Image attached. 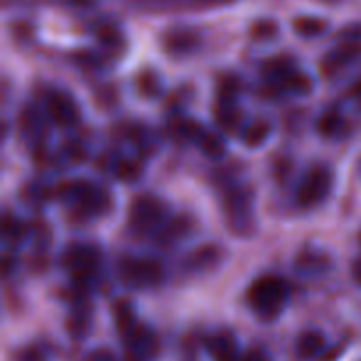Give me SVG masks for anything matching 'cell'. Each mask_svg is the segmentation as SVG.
<instances>
[{
    "label": "cell",
    "instance_id": "19",
    "mask_svg": "<svg viewBox=\"0 0 361 361\" xmlns=\"http://www.w3.org/2000/svg\"><path fill=\"white\" fill-rule=\"evenodd\" d=\"M196 145L200 147V150L210 159L222 157L226 152V147H224V143L221 141V137L215 136V134H212V133H208V130H203V133H201V136L197 137Z\"/></svg>",
    "mask_w": 361,
    "mask_h": 361
},
{
    "label": "cell",
    "instance_id": "1",
    "mask_svg": "<svg viewBox=\"0 0 361 361\" xmlns=\"http://www.w3.org/2000/svg\"><path fill=\"white\" fill-rule=\"evenodd\" d=\"M289 288L284 279L277 275H263L256 279L247 291L250 307L264 319H274L288 300Z\"/></svg>",
    "mask_w": 361,
    "mask_h": 361
},
{
    "label": "cell",
    "instance_id": "28",
    "mask_svg": "<svg viewBox=\"0 0 361 361\" xmlns=\"http://www.w3.org/2000/svg\"><path fill=\"white\" fill-rule=\"evenodd\" d=\"M275 34H277V25L274 21H259L252 28V35L257 41H270Z\"/></svg>",
    "mask_w": 361,
    "mask_h": 361
},
{
    "label": "cell",
    "instance_id": "26",
    "mask_svg": "<svg viewBox=\"0 0 361 361\" xmlns=\"http://www.w3.org/2000/svg\"><path fill=\"white\" fill-rule=\"evenodd\" d=\"M25 118L27 122L23 123V129L28 133V137L30 140H35L37 136H41L42 133V126H41V118L37 116L35 109H25Z\"/></svg>",
    "mask_w": 361,
    "mask_h": 361
},
{
    "label": "cell",
    "instance_id": "4",
    "mask_svg": "<svg viewBox=\"0 0 361 361\" xmlns=\"http://www.w3.org/2000/svg\"><path fill=\"white\" fill-rule=\"evenodd\" d=\"M166 219V207L154 196H140L129 208V226L137 235H148L161 228Z\"/></svg>",
    "mask_w": 361,
    "mask_h": 361
},
{
    "label": "cell",
    "instance_id": "7",
    "mask_svg": "<svg viewBox=\"0 0 361 361\" xmlns=\"http://www.w3.org/2000/svg\"><path fill=\"white\" fill-rule=\"evenodd\" d=\"M224 212L228 222L238 233L245 231L252 222V194L250 190L236 187L228 190L224 197Z\"/></svg>",
    "mask_w": 361,
    "mask_h": 361
},
{
    "label": "cell",
    "instance_id": "16",
    "mask_svg": "<svg viewBox=\"0 0 361 361\" xmlns=\"http://www.w3.org/2000/svg\"><path fill=\"white\" fill-rule=\"evenodd\" d=\"M113 319H115L116 330L120 331V335H126L137 324L133 305L127 300H120L113 305Z\"/></svg>",
    "mask_w": 361,
    "mask_h": 361
},
{
    "label": "cell",
    "instance_id": "32",
    "mask_svg": "<svg viewBox=\"0 0 361 361\" xmlns=\"http://www.w3.org/2000/svg\"><path fill=\"white\" fill-rule=\"evenodd\" d=\"M353 279L356 281V284L361 286V259H356L353 264Z\"/></svg>",
    "mask_w": 361,
    "mask_h": 361
},
{
    "label": "cell",
    "instance_id": "27",
    "mask_svg": "<svg viewBox=\"0 0 361 361\" xmlns=\"http://www.w3.org/2000/svg\"><path fill=\"white\" fill-rule=\"evenodd\" d=\"M21 233H23V229H21L20 222H18L14 217H11V215H6L2 222L4 238L9 240V242H14V240L21 238Z\"/></svg>",
    "mask_w": 361,
    "mask_h": 361
},
{
    "label": "cell",
    "instance_id": "8",
    "mask_svg": "<svg viewBox=\"0 0 361 361\" xmlns=\"http://www.w3.org/2000/svg\"><path fill=\"white\" fill-rule=\"evenodd\" d=\"M126 344L127 356L130 361H148L154 358L159 351L157 335L145 324L137 323L133 330L122 335Z\"/></svg>",
    "mask_w": 361,
    "mask_h": 361
},
{
    "label": "cell",
    "instance_id": "25",
    "mask_svg": "<svg viewBox=\"0 0 361 361\" xmlns=\"http://www.w3.org/2000/svg\"><path fill=\"white\" fill-rule=\"evenodd\" d=\"M116 175L118 178H122L123 182H134V180L140 178L141 168L140 164L133 161H122L118 166H116Z\"/></svg>",
    "mask_w": 361,
    "mask_h": 361
},
{
    "label": "cell",
    "instance_id": "29",
    "mask_svg": "<svg viewBox=\"0 0 361 361\" xmlns=\"http://www.w3.org/2000/svg\"><path fill=\"white\" fill-rule=\"evenodd\" d=\"M83 361H116V356L109 349H94L85 356Z\"/></svg>",
    "mask_w": 361,
    "mask_h": 361
},
{
    "label": "cell",
    "instance_id": "24",
    "mask_svg": "<svg viewBox=\"0 0 361 361\" xmlns=\"http://www.w3.org/2000/svg\"><path fill=\"white\" fill-rule=\"evenodd\" d=\"M88 326H90V316H87L85 312H81L80 316H71L69 324H67L69 334L73 335L74 338L85 337L88 331Z\"/></svg>",
    "mask_w": 361,
    "mask_h": 361
},
{
    "label": "cell",
    "instance_id": "21",
    "mask_svg": "<svg viewBox=\"0 0 361 361\" xmlns=\"http://www.w3.org/2000/svg\"><path fill=\"white\" fill-rule=\"evenodd\" d=\"M295 30L302 37H317L326 30V23L319 18H298L295 21Z\"/></svg>",
    "mask_w": 361,
    "mask_h": 361
},
{
    "label": "cell",
    "instance_id": "2",
    "mask_svg": "<svg viewBox=\"0 0 361 361\" xmlns=\"http://www.w3.org/2000/svg\"><path fill=\"white\" fill-rule=\"evenodd\" d=\"M60 196L76 214L87 219L99 217L109 208L108 192L94 183L83 182V180H76V182L63 185Z\"/></svg>",
    "mask_w": 361,
    "mask_h": 361
},
{
    "label": "cell",
    "instance_id": "5",
    "mask_svg": "<svg viewBox=\"0 0 361 361\" xmlns=\"http://www.w3.org/2000/svg\"><path fill=\"white\" fill-rule=\"evenodd\" d=\"M331 185H334V176L330 169L324 166H316L307 173L305 178L300 183L296 200L305 208L317 207L330 196Z\"/></svg>",
    "mask_w": 361,
    "mask_h": 361
},
{
    "label": "cell",
    "instance_id": "34",
    "mask_svg": "<svg viewBox=\"0 0 361 361\" xmlns=\"http://www.w3.org/2000/svg\"><path fill=\"white\" fill-rule=\"evenodd\" d=\"M207 2H214V4H219V2H229V0H207Z\"/></svg>",
    "mask_w": 361,
    "mask_h": 361
},
{
    "label": "cell",
    "instance_id": "33",
    "mask_svg": "<svg viewBox=\"0 0 361 361\" xmlns=\"http://www.w3.org/2000/svg\"><path fill=\"white\" fill-rule=\"evenodd\" d=\"M351 94L355 95V97H360V99H361V78H360L358 81H356L355 87L351 88Z\"/></svg>",
    "mask_w": 361,
    "mask_h": 361
},
{
    "label": "cell",
    "instance_id": "13",
    "mask_svg": "<svg viewBox=\"0 0 361 361\" xmlns=\"http://www.w3.org/2000/svg\"><path fill=\"white\" fill-rule=\"evenodd\" d=\"M197 35L189 28H176L171 30L164 39V46L169 53L175 55H182V53H189L196 48Z\"/></svg>",
    "mask_w": 361,
    "mask_h": 361
},
{
    "label": "cell",
    "instance_id": "14",
    "mask_svg": "<svg viewBox=\"0 0 361 361\" xmlns=\"http://www.w3.org/2000/svg\"><path fill=\"white\" fill-rule=\"evenodd\" d=\"M324 344L326 342H324V335L321 331L309 330L300 335L298 342H296V351H298L300 358L310 360L316 358V356H319L323 353Z\"/></svg>",
    "mask_w": 361,
    "mask_h": 361
},
{
    "label": "cell",
    "instance_id": "30",
    "mask_svg": "<svg viewBox=\"0 0 361 361\" xmlns=\"http://www.w3.org/2000/svg\"><path fill=\"white\" fill-rule=\"evenodd\" d=\"M20 361H44V360H42V356L39 355L35 349H27V351L20 356Z\"/></svg>",
    "mask_w": 361,
    "mask_h": 361
},
{
    "label": "cell",
    "instance_id": "18",
    "mask_svg": "<svg viewBox=\"0 0 361 361\" xmlns=\"http://www.w3.org/2000/svg\"><path fill=\"white\" fill-rule=\"evenodd\" d=\"M317 129L328 137H341L348 133V123L342 116L335 115V113H328L317 122Z\"/></svg>",
    "mask_w": 361,
    "mask_h": 361
},
{
    "label": "cell",
    "instance_id": "12",
    "mask_svg": "<svg viewBox=\"0 0 361 361\" xmlns=\"http://www.w3.org/2000/svg\"><path fill=\"white\" fill-rule=\"evenodd\" d=\"M360 53H361L360 46L355 44V42H351V41L345 42V44H342V46H337V48L331 49V51L324 56L323 73H326V74L335 73V71H338L341 67L348 66L349 62H353V60H355Z\"/></svg>",
    "mask_w": 361,
    "mask_h": 361
},
{
    "label": "cell",
    "instance_id": "15",
    "mask_svg": "<svg viewBox=\"0 0 361 361\" xmlns=\"http://www.w3.org/2000/svg\"><path fill=\"white\" fill-rule=\"evenodd\" d=\"M215 118L219 126L226 130H235L236 123L240 122V113L236 109L235 99H219L215 106Z\"/></svg>",
    "mask_w": 361,
    "mask_h": 361
},
{
    "label": "cell",
    "instance_id": "10",
    "mask_svg": "<svg viewBox=\"0 0 361 361\" xmlns=\"http://www.w3.org/2000/svg\"><path fill=\"white\" fill-rule=\"evenodd\" d=\"M207 349L215 361H238V344L229 331H219L207 341Z\"/></svg>",
    "mask_w": 361,
    "mask_h": 361
},
{
    "label": "cell",
    "instance_id": "17",
    "mask_svg": "<svg viewBox=\"0 0 361 361\" xmlns=\"http://www.w3.org/2000/svg\"><path fill=\"white\" fill-rule=\"evenodd\" d=\"M270 133H271V126L268 122H264V120L254 122L252 126H249L245 130H243V143L250 148L261 147V145L268 140Z\"/></svg>",
    "mask_w": 361,
    "mask_h": 361
},
{
    "label": "cell",
    "instance_id": "3",
    "mask_svg": "<svg viewBox=\"0 0 361 361\" xmlns=\"http://www.w3.org/2000/svg\"><path fill=\"white\" fill-rule=\"evenodd\" d=\"M118 279L130 289L155 288L164 279L162 267L148 257H126L118 263Z\"/></svg>",
    "mask_w": 361,
    "mask_h": 361
},
{
    "label": "cell",
    "instance_id": "35",
    "mask_svg": "<svg viewBox=\"0 0 361 361\" xmlns=\"http://www.w3.org/2000/svg\"><path fill=\"white\" fill-rule=\"evenodd\" d=\"M360 243H361V235H360Z\"/></svg>",
    "mask_w": 361,
    "mask_h": 361
},
{
    "label": "cell",
    "instance_id": "31",
    "mask_svg": "<svg viewBox=\"0 0 361 361\" xmlns=\"http://www.w3.org/2000/svg\"><path fill=\"white\" fill-rule=\"evenodd\" d=\"M240 361H267V358H264L263 353L249 351V353H245V355L242 356V360H240Z\"/></svg>",
    "mask_w": 361,
    "mask_h": 361
},
{
    "label": "cell",
    "instance_id": "11",
    "mask_svg": "<svg viewBox=\"0 0 361 361\" xmlns=\"http://www.w3.org/2000/svg\"><path fill=\"white\" fill-rule=\"evenodd\" d=\"M296 73H298V71L295 69L291 60L282 59V56H279V59H274V60H268V62L263 66V76L267 78L271 85L281 87L282 90H286V85L289 83V80H291Z\"/></svg>",
    "mask_w": 361,
    "mask_h": 361
},
{
    "label": "cell",
    "instance_id": "9",
    "mask_svg": "<svg viewBox=\"0 0 361 361\" xmlns=\"http://www.w3.org/2000/svg\"><path fill=\"white\" fill-rule=\"evenodd\" d=\"M48 116L60 127H73L80 120V108L71 95L63 92H53L46 102Z\"/></svg>",
    "mask_w": 361,
    "mask_h": 361
},
{
    "label": "cell",
    "instance_id": "6",
    "mask_svg": "<svg viewBox=\"0 0 361 361\" xmlns=\"http://www.w3.org/2000/svg\"><path fill=\"white\" fill-rule=\"evenodd\" d=\"M62 263L76 281H88L97 271L99 250L88 243H74L63 252Z\"/></svg>",
    "mask_w": 361,
    "mask_h": 361
},
{
    "label": "cell",
    "instance_id": "20",
    "mask_svg": "<svg viewBox=\"0 0 361 361\" xmlns=\"http://www.w3.org/2000/svg\"><path fill=\"white\" fill-rule=\"evenodd\" d=\"M203 130V127L194 122V120H178V122L173 123V134H175V137L183 141H194L196 143Z\"/></svg>",
    "mask_w": 361,
    "mask_h": 361
},
{
    "label": "cell",
    "instance_id": "23",
    "mask_svg": "<svg viewBox=\"0 0 361 361\" xmlns=\"http://www.w3.org/2000/svg\"><path fill=\"white\" fill-rule=\"evenodd\" d=\"M214 257H217V250L212 249V247H204V249L194 250L192 256L189 257V268L201 270V268L212 267Z\"/></svg>",
    "mask_w": 361,
    "mask_h": 361
},
{
    "label": "cell",
    "instance_id": "22",
    "mask_svg": "<svg viewBox=\"0 0 361 361\" xmlns=\"http://www.w3.org/2000/svg\"><path fill=\"white\" fill-rule=\"evenodd\" d=\"M326 257L316 256V254H303L298 259V270L303 271L305 275L323 274L326 270Z\"/></svg>",
    "mask_w": 361,
    "mask_h": 361
}]
</instances>
